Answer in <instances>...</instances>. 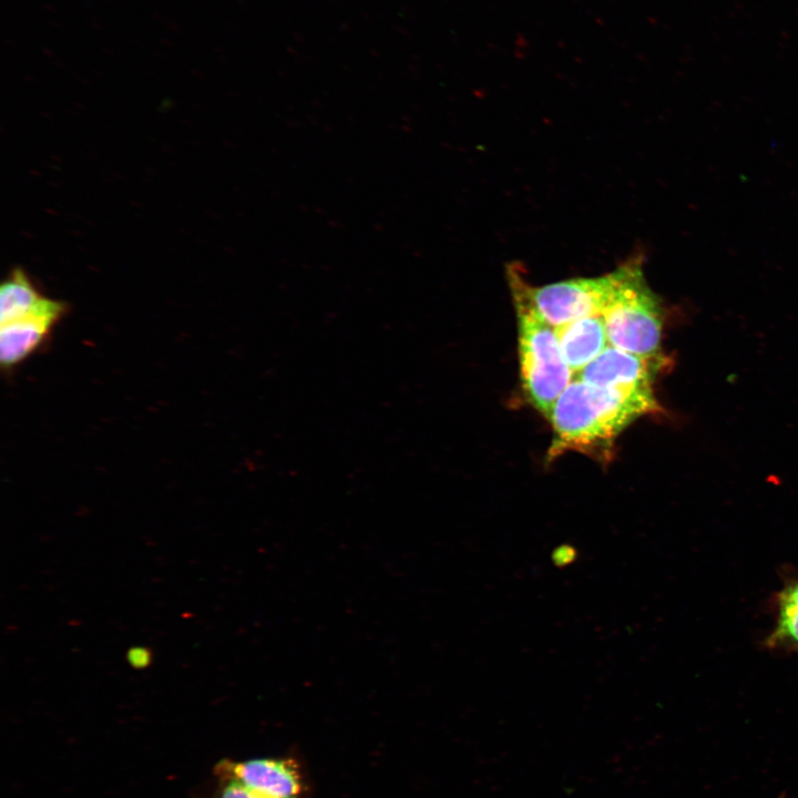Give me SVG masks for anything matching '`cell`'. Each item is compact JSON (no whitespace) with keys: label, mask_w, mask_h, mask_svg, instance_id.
Returning <instances> with one entry per match:
<instances>
[{"label":"cell","mask_w":798,"mask_h":798,"mask_svg":"<svg viewBox=\"0 0 798 798\" xmlns=\"http://www.w3.org/2000/svg\"><path fill=\"white\" fill-rule=\"evenodd\" d=\"M659 358H644L608 346L574 378L626 393L655 396L653 380Z\"/></svg>","instance_id":"obj_5"},{"label":"cell","mask_w":798,"mask_h":798,"mask_svg":"<svg viewBox=\"0 0 798 798\" xmlns=\"http://www.w3.org/2000/svg\"><path fill=\"white\" fill-rule=\"evenodd\" d=\"M522 276V267L516 263L507 266L518 324L521 380L531 403L549 418L573 374L562 356L554 327L526 296Z\"/></svg>","instance_id":"obj_2"},{"label":"cell","mask_w":798,"mask_h":798,"mask_svg":"<svg viewBox=\"0 0 798 798\" xmlns=\"http://www.w3.org/2000/svg\"><path fill=\"white\" fill-rule=\"evenodd\" d=\"M216 773L235 779L264 798H303L304 780L298 764L286 757L225 760Z\"/></svg>","instance_id":"obj_6"},{"label":"cell","mask_w":798,"mask_h":798,"mask_svg":"<svg viewBox=\"0 0 798 798\" xmlns=\"http://www.w3.org/2000/svg\"><path fill=\"white\" fill-rule=\"evenodd\" d=\"M554 329L562 356L573 376L610 346L602 315L569 321Z\"/></svg>","instance_id":"obj_7"},{"label":"cell","mask_w":798,"mask_h":798,"mask_svg":"<svg viewBox=\"0 0 798 798\" xmlns=\"http://www.w3.org/2000/svg\"><path fill=\"white\" fill-rule=\"evenodd\" d=\"M65 310L63 303L41 295L27 274L20 268L12 270L1 285V325L32 316L49 315L61 318Z\"/></svg>","instance_id":"obj_8"},{"label":"cell","mask_w":798,"mask_h":798,"mask_svg":"<svg viewBox=\"0 0 798 798\" xmlns=\"http://www.w3.org/2000/svg\"><path fill=\"white\" fill-rule=\"evenodd\" d=\"M775 625L764 640L770 651L798 654V577H787L773 597Z\"/></svg>","instance_id":"obj_10"},{"label":"cell","mask_w":798,"mask_h":798,"mask_svg":"<svg viewBox=\"0 0 798 798\" xmlns=\"http://www.w3.org/2000/svg\"><path fill=\"white\" fill-rule=\"evenodd\" d=\"M215 798H264L249 790L235 779L226 776H219V787Z\"/></svg>","instance_id":"obj_11"},{"label":"cell","mask_w":798,"mask_h":798,"mask_svg":"<svg viewBox=\"0 0 798 798\" xmlns=\"http://www.w3.org/2000/svg\"><path fill=\"white\" fill-rule=\"evenodd\" d=\"M658 408L655 396L626 393L573 378L549 417L553 429L549 458L566 451L602 458L627 426Z\"/></svg>","instance_id":"obj_1"},{"label":"cell","mask_w":798,"mask_h":798,"mask_svg":"<svg viewBox=\"0 0 798 798\" xmlns=\"http://www.w3.org/2000/svg\"><path fill=\"white\" fill-rule=\"evenodd\" d=\"M61 319L55 316H32L1 325L0 360L10 369L43 345L52 328Z\"/></svg>","instance_id":"obj_9"},{"label":"cell","mask_w":798,"mask_h":798,"mask_svg":"<svg viewBox=\"0 0 798 798\" xmlns=\"http://www.w3.org/2000/svg\"><path fill=\"white\" fill-rule=\"evenodd\" d=\"M623 264L596 277H579L532 286L522 276L523 289L540 313L553 327L581 318L602 315L623 276Z\"/></svg>","instance_id":"obj_4"},{"label":"cell","mask_w":798,"mask_h":798,"mask_svg":"<svg viewBox=\"0 0 798 798\" xmlns=\"http://www.w3.org/2000/svg\"><path fill=\"white\" fill-rule=\"evenodd\" d=\"M623 276L602 313L610 345L644 358H661L664 313L648 286L640 256L623 263Z\"/></svg>","instance_id":"obj_3"}]
</instances>
